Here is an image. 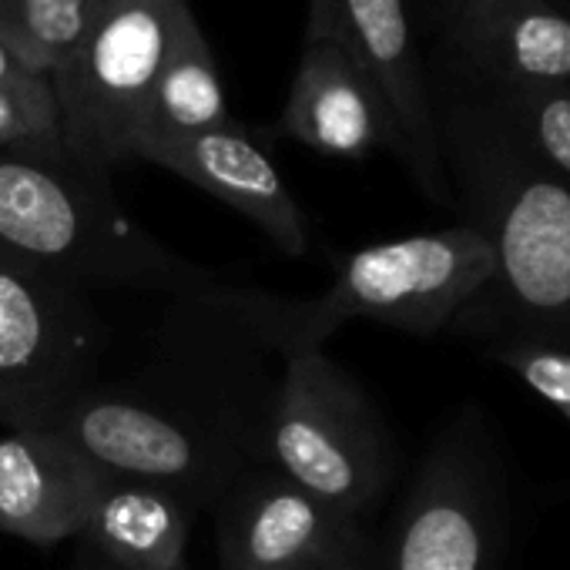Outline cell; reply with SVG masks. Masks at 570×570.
Segmentation results:
<instances>
[{
	"mask_svg": "<svg viewBox=\"0 0 570 570\" xmlns=\"http://www.w3.org/2000/svg\"><path fill=\"white\" fill-rule=\"evenodd\" d=\"M430 91L453 208L493 252L490 282L446 333L570 350V188L473 78L436 58Z\"/></svg>",
	"mask_w": 570,
	"mask_h": 570,
	"instance_id": "cell-1",
	"label": "cell"
},
{
	"mask_svg": "<svg viewBox=\"0 0 570 570\" xmlns=\"http://www.w3.org/2000/svg\"><path fill=\"white\" fill-rule=\"evenodd\" d=\"M493 275V252L470 225L366 245L343 258L336 282L313 299H282L262 289L218 285L198 299L222 313L258 350L282 360L320 353L353 320L413 336L446 333L456 313Z\"/></svg>",
	"mask_w": 570,
	"mask_h": 570,
	"instance_id": "cell-2",
	"label": "cell"
},
{
	"mask_svg": "<svg viewBox=\"0 0 570 570\" xmlns=\"http://www.w3.org/2000/svg\"><path fill=\"white\" fill-rule=\"evenodd\" d=\"M0 245L78 289L125 285L198 303L222 285L135 222L108 175L65 148L0 155Z\"/></svg>",
	"mask_w": 570,
	"mask_h": 570,
	"instance_id": "cell-3",
	"label": "cell"
},
{
	"mask_svg": "<svg viewBox=\"0 0 570 570\" xmlns=\"http://www.w3.org/2000/svg\"><path fill=\"white\" fill-rule=\"evenodd\" d=\"M252 426L255 416H218V406L95 380L18 430L55 433L101 470L158 483L198 510L218 503L252 463Z\"/></svg>",
	"mask_w": 570,
	"mask_h": 570,
	"instance_id": "cell-4",
	"label": "cell"
},
{
	"mask_svg": "<svg viewBox=\"0 0 570 570\" xmlns=\"http://www.w3.org/2000/svg\"><path fill=\"white\" fill-rule=\"evenodd\" d=\"M252 463L370 520L393 483L396 446L366 390L320 350L282 360V376L255 413Z\"/></svg>",
	"mask_w": 570,
	"mask_h": 570,
	"instance_id": "cell-5",
	"label": "cell"
},
{
	"mask_svg": "<svg viewBox=\"0 0 570 570\" xmlns=\"http://www.w3.org/2000/svg\"><path fill=\"white\" fill-rule=\"evenodd\" d=\"M510 487L500 443L476 406L423 453L370 570H507Z\"/></svg>",
	"mask_w": 570,
	"mask_h": 570,
	"instance_id": "cell-6",
	"label": "cell"
},
{
	"mask_svg": "<svg viewBox=\"0 0 570 570\" xmlns=\"http://www.w3.org/2000/svg\"><path fill=\"white\" fill-rule=\"evenodd\" d=\"M188 0H98L95 14L51 71V95L65 151L111 175L135 161L148 101L165 65L175 21Z\"/></svg>",
	"mask_w": 570,
	"mask_h": 570,
	"instance_id": "cell-7",
	"label": "cell"
},
{
	"mask_svg": "<svg viewBox=\"0 0 570 570\" xmlns=\"http://www.w3.org/2000/svg\"><path fill=\"white\" fill-rule=\"evenodd\" d=\"M101 326L85 289L0 245V426L38 416L98 380Z\"/></svg>",
	"mask_w": 570,
	"mask_h": 570,
	"instance_id": "cell-8",
	"label": "cell"
},
{
	"mask_svg": "<svg viewBox=\"0 0 570 570\" xmlns=\"http://www.w3.org/2000/svg\"><path fill=\"white\" fill-rule=\"evenodd\" d=\"M218 570H370L366 520L326 503L285 473L248 463L222 493Z\"/></svg>",
	"mask_w": 570,
	"mask_h": 570,
	"instance_id": "cell-9",
	"label": "cell"
},
{
	"mask_svg": "<svg viewBox=\"0 0 570 570\" xmlns=\"http://www.w3.org/2000/svg\"><path fill=\"white\" fill-rule=\"evenodd\" d=\"M306 35L330 38L346 51L380 95L396 135V155L420 191L430 202L453 208L440 155L430 68L420 55L410 0H309Z\"/></svg>",
	"mask_w": 570,
	"mask_h": 570,
	"instance_id": "cell-10",
	"label": "cell"
},
{
	"mask_svg": "<svg viewBox=\"0 0 570 570\" xmlns=\"http://www.w3.org/2000/svg\"><path fill=\"white\" fill-rule=\"evenodd\" d=\"M135 161L158 165L225 202L228 208L245 215L282 255H306V212L299 208L289 185L282 181L265 148L235 121L198 135L145 138L135 148Z\"/></svg>",
	"mask_w": 570,
	"mask_h": 570,
	"instance_id": "cell-11",
	"label": "cell"
},
{
	"mask_svg": "<svg viewBox=\"0 0 570 570\" xmlns=\"http://www.w3.org/2000/svg\"><path fill=\"white\" fill-rule=\"evenodd\" d=\"M436 55L483 85L570 88V18L547 0H470L436 31Z\"/></svg>",
	"mask_w": 570,
	"mask_h": 570,
	"instance_id": "cell-12",
	"label": "cell"
},
{
	"mask_svg": "<svg viewBox=\"0 0 570 570\" xmlns=\"http://www.w3.org/2000/svg\"><path fill=\"white\" fill-rule=\"evenodd\" d=\"M101 466L55 433L0 426V533L51 547L78 540Z\"/></svg>",
	"mask_w": 570,
	"mask_h": 570,
	"instance_id": "cell-13",
	"label": "cell"
},
{
	"mask_svg": "<svg viewBox=\"0 0 570 570\" xmlns=\"http://www.w3.org/2000/svg\"><path fill=\"white\" fill-rule=\"evenodd\" d=\"M278 135L333 158H366L376 148L396 151V135L380 95L346 51L320 35L303 38Z\"/></svg>",
	"mask_w": 570,
	"mask_h": 570,
	"instance_id": "cell-14",
	"label": "cell"
},
{
	"mask_svg": "<svg viewBox=\"0 0 570 570\" xmlns=\"http://www.w3.org/2000/svg\"><path fill=\"white\" fill-rule=\"evenodd\" d=\"M195 510L171 490L101 470L81 550L118 570H188Z\"/></svg>",
	"mask_w": 570,
	"mask_h": 570,
	"instance_id": "cell-15",
	"label": "cell"
},
{
	"mask_svg": "<svg viewBox=\"0 0 570 570\" xmlns=\"http://www.w3.org/2000/svg\"><path fill=\"white\" fill-rule=\"evenodd\" d=\"M225 125H232L225 85H222L215 55L188 4L175 21V35H171L165 65L158 71V81L148 101L145 131L138 141L198 135V131H212Z\"/></svg>",
	"mask_w": 570,
	"mask_h": 570,
	"instance_id": "cell-16",
	"label": "cell"
},
{
	"mask_svg": "<svg viewBox=\"0 0 570 570\" xmlns=\"http://www.w3.org/2000/svg\"><path fill=\"white\" fill-rule=\"evenodd\" d=\"M98 0H0V48L21 68L51 78V71L81 41Z\"/></svg>",
	"mask_w": 570,
	"mask_h": 570,
	"instance_id": "cell-17",
	"label": "cell"
},
{
	"mask_svg": "<svg viewBox=\"0 0 570 570\" xmlns=\"http://www.w3.org/2000/svg\"><path fill=\"white\" fill-rule=\"evenodd\" d=\"M476 85L510 118V125L537 151V158L570 188V88L483 85V81H476Z\"/></svg>",
	"mask_w": 570,
	"mask_h": 570,
	"instance_id": "cell-18",
	"label": "cell"
},
{
	"mask_svg": "<svg viewBox=\"0 0 570 570\" xmlns=\"http://www.w3.org/2000/svg\"><path fill=\"white\" fill-rule=\"evenodd\" d=\"M61 145L58 108L51 81L35 91L0 88V155L14 151H55Z\"/></svg>",
	"mask_w": 570,
	"mask_h": 570,
	"instance_id": "cell-19",
	"label": "cell"
},
{
	"mask_svg": "<svg viewBox=\"0 0 570 570\" xmlns=\"http://www.w3.org/2000/svg\"><path fill=\"white\" fill-rule=\"evenodd\" d=\"M487 356L513 370L533 393H540L553 410H560L570 420V350L513 343L493 346L487 350Z\"/></svg>",
	"mask_w": 570,
	"mask_h": 570,
	"instance_id": "cell-20",
	"label": "cell"
},
{
	"mask_svg": "<svg viewBox=\"0 0 570 570\" xmlns=\"http://www.w3.org/2000/svg\"><path fill=\"white\" fill-rule=\"evenodd\" d=\"M48 78L41 75H31L28 68H21L14 61V55L8 48H0V88H11V91H35V88H45Z\"/></svg>",
	"mask_w": 570,
	"mask_h": 570,
	"instance_id": "cell-21",
	"label": "cell"
},
{
	"mask_svg": "<svg viewBox=\"0 0 570 570\" xmlns=\"http://www.w3.org/2000/svg\"><path fill=\"white\" fill-rule=\"evenodd\" d=\"M470 0H423V11H426V24L433 31H440L460 8H466Z\"/></svg>",
	"mask_w": 570,
	"mask_h": 570,
	"instance_id": "cell-22",
	"label": "cell"
},
{
	"mask_svg": "<svg viewBox=\"0 0 570 570\" xmlns=\"http://www.w3.org/2000/svg\"><path fill=\"white\" fill-rule=\"evenodd\" d=\"M71 570H118V567H111V563H105V560H98L95 553H88V550H81Z\"/></svg>",
	"mask_w": 570,
	"mask_h": 570,
	"instance_id": "cell-23",
	"label": "cell"
},
{
	"mask_svg": "<svg viewBox=\"0 0 570 570\" xmlns=\"http://www.w3.org/2000/svg\"><path fill=\"white\" fill-rule=\"evenodd\" d=\"M547 4H550L553 11H560V14H567V18H570V0H547Z\"/></svg>",
	"mask_w": 570,
	"mask_h": 570,
	"instance_id": "cell-24",
	"label": "cell"
}]
</instances>
